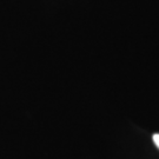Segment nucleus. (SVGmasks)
Returning <instances> with one entry per match:
<instances>
[{"label":"nucleus","mask_w":159,"mask_h":159,"mask_svg":"<svg viewBox=\"0 0 159 159\" xmlns=\"http://www.w3.org/2000/svg\"><path fill=\"white\" fill-rule=\"evenodd\" d=\"M153 143H154V145H156L159 150V133L153 134Z\"/></svg>","instance_id":"obj_1"}]
</instances>
